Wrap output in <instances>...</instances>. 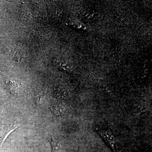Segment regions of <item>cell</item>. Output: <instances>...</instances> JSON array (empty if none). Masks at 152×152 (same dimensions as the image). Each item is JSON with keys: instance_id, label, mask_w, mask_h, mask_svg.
Masks as SVG:
<instances>
[{"instance_id": "4", "label": "cell", "mask_w": 152, "mask_h": 152, "mask_svg": "<svg viewBox=\"0 0 152 152\" xmlns=\"http://www.w3.org/2000/svg\"><path fill=\"white\" fill-rule=\"evenodd\" d=\"M8 85L11 93L12 94L18 92L21 87V85L15 81H10L9 82Z\"/></svg>"}, {"instance_id": "3", "label": "cell", "mask_w": 152, "mask_h": 152, "mask_svg": "<svg viewBox=\"0 0 152 152\" xmlns=\"http://www.w3.org/2000/svg\"><path fill=\"white\" fill-rule=\"evenodd\" d=\"M66 110V107L65 104L59 103L55 105L54 107L55 114L58 116L62 115L64 113Z\"/></svg>"}, {"instance_id": "1", "label": "cell", "mask_w": 152, "mask_h": 152, "mask_svg": "<svg viewBox=\"0 0 152 152\" xmlns=\"http://www.w3.org/2000/svg\"><path fill=\"white\" fill-rule=\"evenodd\" d=\"M98 133L100 135L101 137L105 141L107 144L114 152H116L115 150V138L113 133L109 130L105 129H97Z\"/></svg>"}, {"instance_id": "2", "label": "cell", "mask_w": 152, "mask_h": 152, "mask_svg": "<svg viewBox=\"0 0 152 152\" xmlns=\"http://www.w3.org/2000/svg\"><path fill=\"white\" fill-rule=\"evenodd\" d=\"M52 152H60L61 149V144L58 139L53 137L51 140Z\"/></svg>"}, {"instance_id": "5", "label": "cell", "mask_w": 152, "mask_h": 152, "mask_svg": "<svg viewBox=\"0 0 152 152\" xmlns=\"http://www.w3.org/2000/svg\"><path fill=\"white\" fill-rule=\"evenodd\" d=\"M57 96L61 100H66L68 97L67 93L64 90L60 89L57 92Z\"/></svg>"}]
</instances>
